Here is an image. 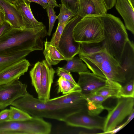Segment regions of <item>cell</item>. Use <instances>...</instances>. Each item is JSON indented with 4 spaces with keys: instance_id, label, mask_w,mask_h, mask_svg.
I'll use <instances>...</instances> for the list:
<instances>
[{
    "instance_id": "obj_1",
    "label": "cell",
    "mask_w": 134,
    "mask_h": 134,
    "mask_svg": "<svg viewBox=\"0 0 134 134\" xmlns=\"http://www.w3.org/2000/svg\"><path fill=\"white\" fill-rule=\"evenodd\" d=\"M79 57L95 75L105 79L126 83L118 62L105 49L103 41L99 43H80Z\"/></svg>"
},
{
    "instance_id": "obj_2",
    "label": "cell",
    "mask_w": 134,
    "mask_h": 134,
    "mask_svg": "<svg viewBox=\"0 0 134 134\" xmlns=\"http://www.w3.org/2000/svg\"><path fill=\"white\" fill-rule=\"evenodd\" d=\"M11 105L32 116L63 121L70 115L87 109L85 99L72 104L58 105L44 102L29 93L16 100Z\"/></svg>"
},
{
    "instance_id": "obj_3",
    "label": "cell",
    "mask_w": 134,
    "mask_h": 134,
    "mask_svg": "<svg viewBox=\"0 0 134 134\" xmlns=\"http://www.w3.org/2000/svg\"><path fill=\"white\" fill-rule=\"evenodd\" d=\"M48 35L44 25L30 29L10 27L0 37V54L27 50H42L43 39Z\"/></svg>"
},
{
    "instance_id": "obj_4",
    "label": "cell",
    "mask_w": 134,
    "mask_h": 134,
    "mask_svg": "<svg viewBox=\"0 0 134 134\" xmlns=\"http://www.w3.org/2000/svg\"><path fill=\"white\" fill-rule=\"evenodd\" d=\"M100 16L103 24L105 48L120 64L126 44L129 40L126 29L120 18L111 14L106 13Z\"/></svg>"
},
{
    "instance_id": "obj_5",
    "label": "cell",
    "mask_w": 134,
    "mask_h": 134,
    "mask_svg": "<svg viewBox=\"0 0 134 134\" xmlns=\"http://www.w3.org/2000/svg\"><path fill=\"white\" fill-rule=\"evenodd\" d=\"M75 41L80 43L102 42L105 38L103 21L97 15H88L82 18L73 30Z\"/></svg>"
},
{
    "instance_id": "obj_6",
    "label": "cell",
    "mask_w": 134,
    "mask_h": 134,
    "mask_svg": "<svg viewBox=\"0 0 134 134\" xmlns=\"http://www.w3.org/2000/svg\"><path fill=\"white\" fill-rule=\"evenodd\" d=\"M51 123L43 118L32 116L22 121H5L0 123V134H48Z\"/></svg>"
},
{
    "instance_id": "obj_7",
    "label": "cell",
    "mask_w": 134,
    "mask_h": 134,
    "mask_svg": "<svg viewBox=\"0 0 134 134\" xmlns=\"http://www.w3.org/2000/svg\"><path fill=\"white\" fill-rule=\"evenodd\" d=\"M134 99L121 97L118 99L116 105L111 108H105L108 113L104 121L103 133H107L115 129L130 114L134 109Z\"/></svg>"
},
{
    "instance_id": "obj_8",
    "label": "cell",
    "mask_w": 134,
    "mask_h": 134,
    "mask_svg": "<svg viewBox=\"0 0 134 134\" xmlns=\"http://www.w3.org/2000/svg\"><path fill=\"white\" fill-rule=\"evenodd\" d=\"M79 15L72 18L67 23L64 29L57 48L67 59H71L78 54L80 43L75 41L73 31L76 24L82 18Z\"/></svg>"
},
{
    "instance_id": "obj_9",
    "label": "cell",
    "mask_w": 134,
    "mask_h": 134,
    "mask_svg": "<svg viewBox=\"0 0 134 134\" xmlns=\"http://www.w3.org/2000/svg\"><path fill=\"white\" fill-rule=\"evenodd\" d=\"M105 119L99 115L90 114L86 109L70 115L64 121L72 127L103 131Z\"/></svg>"
},
{
    "instance_id": "obj_10",
    "label": "cell",
    "mask_w": 134,
    "mask_h": 134,
    "mask_svg": "<svg viewBox=\"0 0 134 134\" xmlns=\"http://www.w3.org/2000/svg\"><path fill=\"white\" fill-rule=\"evenodd\" d=\"M27 86L19 79L0 85V109H4L16 100L28 93Z\"/></svg>"
},
{
    "instance_id": "obj_11",
    "label": "cell",
    "mask_w": 134,
    "mask_h": 134,
    "mask_svg": "<svg viewBox=\"0 0 134 134\" xmlns=\"http://www.w3.org/2000/svg\"><path fill=\"white\" fill-rule=\"evenodd\" d=\"M30 64L25 58L17 62L0 72V85L19 79L27 72Z\"/></svg>"
},
{
    "instance_id": "obj_12",
    "label": "cell",
    "mask_w": 134,
    "mask_h": 134,
    "mask_svg": "<svg viewBox=\"0 0 134 134\" xmlns=\"http://www.w3.org/2000/svg\"><path fill=\"white\" fill-rule=\"evenodd\" d=\"M77 83L83 95L91 93L94 91L105 85L107 80L90 72L79 74Z\"/></svg>"
},
{
    "instance_id": "obj_13",
    "label": "cell",
    "mask_w": 134,
    "mask_h": 134,
    "mask_svg": "<svg viewBox=\"0 0 134 134\" xmlns=\"http://www.w3.org/2000/svg\"><path fill=\"white\" fill-rule=\"evenodd\" d=\"M41 62V89L38 97L43 102H47L50 99L51 88L55 72L52 65L49 64L46 60H43Z\"/></svg>"
},
{
    "instance_id": "obj_14",
    "label": "cell",
    "mask_w": 134,
    "mask_h": 134,
    "mask_svg": "<svg viewBox=\"0 0 134 134\" xmlns=\"http://www.w3.org/2000/svg\"><path fill=\"white\" fill-rule=\"evenodd\" d=\"M120 64L125 76V83L134 80V45L130 40L126 44Z\"/></svg>"
},
{
    "instance_id": "obj_15",
    "label": "cell",
    "mask_w": 134,
    "mask_h": 134,
    "mask_svg": "<svg viewBox=\"0 0 134 134\" xmlns=\"http://www.w3.org/2000/svg\"><path fill=\"white\" fill-rule=\"evenodd\" d=\"M0 7L4 14V21L14 29H25L21 15L13 3L7 0H0Z\"/></svg>"
},
{
    "instance_id": "obj_16",
    "label": "cell",
    "mask_w": 134,
    "mask_h": 134,
    "mask_svg": "<svg viewBox=\"0 0 134 134\" xmlns=\"http://www.w3.org/2000/svg\"><path fill=\"white\" fill-rule=\"evenodd\" d=\"M12 3L20 12L25 29L36 28L44 25L42 23L37 21L34 16L31 9L30 4L24 0H17Z\"/></svg>"
},
{
    "instance_id": "obj_17",
    "label": "cell",
    "mask_w": 134,
    "mask_h": 134,
    "mask_svg": "<svg viewBox=\"0 0 134 134\" xmlns=\"http://www.w3.org/2000/svg\"><path fill=\"white\" fill-rule=\"evenodd\" d=\"M115 8L122 17L126 29L134 34V9L127 0H116Z\"/></svg>"
},
{
    "instance_id": "obj_18",
    "label": "cell",
    "mask_w": 134,
    "mask_h": 134,
    "mask_svg": "<svg viewBox=\"0 0 134 134\" xmlns=\"http://www.w3.org/2000/svg\"><path fill=\"white\" fill-rule=\"evenodd\" d=\"M86 101L87 109L90 114L98 115L105 109L103 105V102L109 98L92 93L84 95Z\"/></svg>"
},
{
    "instance_id": "obj_19",
    "label": "cell",
    "mask_w": 134,
    "mask_h": 134,
    "mask_svg": "<svg viewBox=\"0 0 134 134\" xmlns=\"http://www.w3.org/2000/svg\"><path fill=\"white\" fill-rule=\"evenodd\" d=\"M107 80V83L105 85L91 93L107 97L109 98L118 99L120 98V93L122 86L121 84L117 82Z\"/></svg>"
},
{
    "instance_id": "obj_20",
    "label": "cell",
    "mask_w": 134,
    "mask_h": 134,
    "mask_svg": "<svg viewBox=\"0 0 134 134\" xmlns=\"http://www.w3.org/2000/svg\"><path fill=\"white\" fill-rule=\"evenodd\" d=\"M44 43V48L43 53L46 60L49 64L55 65L62 60L67 59L55 47L48 41L47 38Z\"/></svg>"
},
{
    "instance_id": "obj_21",
    "label": "cell",
    "mask_w": 134,
    "mask_h": 134,
    "mask_svg": "<svg viewBox=\"0 0 134 134\" xmlns=\"http://www.w3.org/2000/svg\"><path fill=\"white\" fill-rule=\"evenodd\" d=\"M31 51L24 50L5 54H0V72L12 64L25 58Z\"/></svg>"
},
{
    "instance_id": "obj_22",
    "label": "cell",
    "mask_w": 134,
    "mask_h": 134,
    "mask_svg": "<svg viewBox=\"0 0 134 134\" xmlns=\"http://www.w3.org/2000/svg\"><path fill=\"white\" fill-rule=\"evenodd\" d=\"M84 99V95L81 92H77L50 99L47 102L58 105H67L78 102Z\"/></svg>"
},
{
    "instance_id": "obj_23",
    "label": "cell",
    "mask_w": 134,
    "mask_h": 134,
    "mask_svg": "<svg viewBox=\"0 0 134 134\" xmlns=\"http://www.w3.org/2000/svg\"><path fill=\"white\" fill-rule=\"evenodd\" d=\"M66 64L63 67L62 69L69 71L77 73L78 74L90 72L85 64L79 57H74L71 59H67Z\"/></svg>"
},
{
    "instance_id": "obj_24",
    "label": "cell",
    "mask_w": 134,
    "mask_h": 134,
    "mask_svg": "<svg viewBox=\"0 0 134 134\" xmlns=\"http://www.w3.org/2000/svg\"><path fill=\"white\" fill-rule=\"evenodd\" d=\"M41 62H38L35 64L30 71L31 84L34 87L38 96L40 93L41 89Z\"/></svg>"
},
{
    "instance_id": "obj_25",
    "label": "cell",
    "mask_w": 134,
    "mask_h": 134,
    "mask_svg": "<svg viewBox=\"0 0 134 134\" xmlns=\"http://www.w3.org/2000/svg\"><path fill=\"white\" fill-rule=\"evenodd\" d=\"M58 86L57 93L65 94L73 92H81L79 86L60 77L57 81Z\"/></svg>"
},
{
    "instance_id": "obj_26",
    "label": "cell",
    "mask_w": 134,
    "mask_h": 134,
    "mask_svg": "<svg viewBox=\"0 0 134 134\" xmlns=\"http://www.w3.org/2000/svg\"><path fill=\"white\" fill-rule=\"evenodd\" d=\"M78 10V15L82 18L88 15H97L95 6L91 0H79Z\"/></svg>"
},
{
    "instance_id": "obj_27",
    "label": "cell",
    "mask_w": 134,
    "mask_h": 134,
    "mask_svg": "<svg viewBox=\"0 0 134 134\" xmlns=\"http://www.w3.org/2000/svg\"><path fill=\"white\" fill-rule=\"evenodd\" d=\"M9 118L7 121H22L29 120L32 116L24 110L15 107L10 106Z\"/></svg>"
},
{
    "instance_id": "obj_28",
    "label": "cell",
    "mask_w": 134,
    "mask_h": 134,
    "mask_svg": "<svg viewBox=\"0 0 134 134\" xmlns=\"http://www.w3.org/2000/svg\"><path fill=\"white\" fill-rule=\"evenodd\" d=\"M59 7L60 12L59 15L57 16L58 23H63L66 24L69 21L77 15L62 3L59 5Z\"/></svg>"
},
{
    "instance_id": "obj_29",
    "label": "cell",
    "mask_w": 134,
    "mask_h": 134,
    "mask_svg": "<svg viewBox=\"0 0 134 134\" xmlns=\"http://www.w3.org/2000/svg\"><path fill=\"white\" fill-rule=\"evenodd\" d=\"M120 96L121 97L134 98V80L130 81L122 86Z\"/></svg>"
},
{
    "instance_id": "obj_30",
    "label": "cell",
    "mask_w": 134,
    "mask_h": 134,
    "mask_svg": "<svg viewBox=\"0 0 134 134\" xmlns=\"http://www.w3.org/2000/svg\"><path fill=\"white\" fill-rule=\"evenodd\" d=\"M54 7L52 5L47 4L46 8L49 18V26L48 32L49 36L51 35L55 22L57 19L55 12L54 10Z\"/></svg>"
},
{
    "instance_id": "obj_31",
    "label": "cell",
    "mask_w": 134,
    "mask_h": 134,
    "mask_svg": "<svg viewBox=\"0 0 134 134\" xmlns=\"http://www.w3.org/2000/svg\"><path fill=\"white\" fill-rule=\"evenodd\" d=\"M66 24L63 23L58 24L55 31L53 34L52 38L49 42L52 45L55 47L57 48L58 47L60 39Z\"/></svg>"
},
{
    "instance_id": "obj_32",
    "label": "cell",
    "mask_w": 134,
    "mask_h": 134,
    "mask_svg": "<svg viewBox=\"0 0 134 134\" xmlns=\"http://www.w3.org/2000/svg\"><path fill=\"white\" fill-rule=\"evenodd\" d=\"M96 8V14L99 16L107 13L108 11L103 0H91Z\"/></svg>"
},
{
    "instance_id": "obj_33",
    "label": "cell",
    "mask_w": 134,
    "mask_h": 134,
    "mask_svg": "<svg viewBox=\"0 0 134 134\" xmlns=\"http://www.w3.org/2000/svg\"><path fill=\"white\" fill-rule=\"evenodd\" d=\"M61 3L65 5L68 9L70 10L78 15V5L79 0H61Z\"/></svg>"
},
{
    "instance_id": "obj_34",
    "label": "cell",
    "mask_w": 134,
    "mask_h": 134,
    "mask_svg": "<svg viewBox=\"0 0 134 134\" xmlns=\"http://www.w3.org/2000/svg\"><path fill=\"white\" fill-rule=\"evenodd\" d=\"M56 73L58 76L62 77L75 85H77L73 78L70 72L64 70L62 69L61 67H58Z\"/></svg>"
},
{
    "instance_id": "obj_35",
    "label": "cell",
    "mask_w": 134,
    "mask_h": 134,
    "mask_svg": "<svg viewBox=\"0 0 134 134\" xmlns=\"http://www.w3.org/2000/svg\"><path fill=\"white\" fill-rule=\"evenodd\" d=\"M10 114V109H6L0 112V123L7 121L8 119Z\"/></svg>"
},
{
    "instance_id": "obj_36",
    "label": "cell",
    "mask_w": 134,
    "mask_h": 134,
    "mask_svg": "<svg viewBox=\"0 0 134 134\" xmlns=\"http://www.w3.org/2000/svg\"><path fill=\"white\" fill-rule=\"evenodd\" d=\"M10 27L9 24L5 21L3 24L0 25V37Z\"/></svg>"
},
{
    "instance_id": "obj_37",
    "label": "cell",
    "mask_w": 134,
    "mask_h": 134,
    "mask_svg": "<svg viewBox=\"0 0 134 134\" xmlns=\"http://www.w3.org/2000/svg\"><path fill=\"white\" fill-rule=\"evenodd\" d=\"M116 0H103L108 10L115 5Z\"/></svg>"
},
{
    "instance_id": "obj_38",
    "label": "cell",
    "mask_w": 134,
    "mask_h": 134,
    "mask_svg": "<svg viewBox=\"0 0 134 134\" xmlns=\"http://www.w3.org/2000/svg\"><path fill=\"white\" fill-rule=\"evenodd\" d=\"M27 3L30 4L31 2H34L37 3L41 5L43 8L45 9L47 4L43 2L41 0H24Z\"/></svg>"
},
{
    "instance_id": "obj_39",
    "label": "cell",
    "mask_w": 134,
    "mask_h": 134,
    "mask_svg": "<svg viewBox=\"0 0 134 134\" xmlns=\"http://www.w3.org/2000/svg\"><path fill=\"white\" fill-rule=\"evenodd\" d=\"M44 3L52 5L54 7H59L57 0H41Z\"/></svg>"
},
{
    "instance_id": "obj_40",
    "label": "cell",
    "mask_w": 134,
    "mask_h": 134,
    "mask_svg": "<svg viewBox=\"0 0 134 134\" xmlns=\"http://www.w3.org/2000/svg\"><path fill=\"white\" fill-rule=\"evenodd\" d=\"M129 116L128 119L126 122L123 124L124 127L127 125L129 122H130L133 118L134 117V109L132 110Z\"/></svg>"
},
{
    "instance_id": "obj_41",
    "label": "cell",
    "mask_w": 134,
    "mask_h": 134,
    "mask_svg": "<svg viewBox=\"0 0 134 134\" xmlns=\"http://www.w3.org/2000/svg\"><path fill=\"white\" fill-rule=\"evenodd\" d=\"M4 22V13L2 8L0 7V25L3 24Z\"/></svg>"
},
{
    "instance_id": "obj_42",
    "label": "cell",
    "mask_w": 134,
    "mask_h": 134,
    "mask_svg": "<svg viewBox=\"0 0 134 134\" xmlns=\"http://www.w3.org/2000/svg\"><path fill=\"white\" fill-rule=\"evenodd\" d=\"M132 8L134 9V0H127Z\"/></svg>"
},
{
    "instance_id": "obj_43",
    "label": "cell",
    "mask_w": 134,
    "mask_h": 134,
    "mask_svg": "<svg viewBox=\"0 0 134 134\" xmlns=\"http://www.w3.org/2000/svg\"><path fill=\"white\" fill-rule=\"evenodd\" d=\"M7 1H9V2L11 3H13V2H14V1H15L17 0H7Z\"/></svg>"
}]
</instances>
